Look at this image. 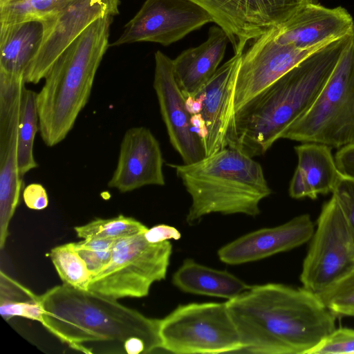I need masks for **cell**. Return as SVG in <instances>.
<instances>
[{
  "mask_svg": "<svg viewBox=\"0 0 354 354\" xmlns=\"http://www.w3.org/2000/svg\"><path fill=\"white\" fill-rule=\"evenodd\" d=\"M225 303L250 353L309 354L336 328L337 317L304 287L254 286Z\"/></svg>",
  "mask_w": 354,
  "mask_h": 354,
  "instance_id": "6da1fadb",
  "label": "cell"
},
{
  "mask_svg": "<svg viewBox=\"0 0 354 354\" xmlns=\"http://www.w3.org/2000/svg\"><path fill=\"white\" fill-rule=\"evenodd\" d=\"M41 324L62 343L85 353H126L124 344L142 339L150 353L162 348L160 319L148 317L89 290L62 283L39 295Z\"/></svg>",
  "mask_w": 354,
  "mask_h": 354,
  "instance_id": "7a4b0ae2",
  "label": "cell"
},
{
  "mask_svg": "<svg viewBox=\"0 0 354 354\" xmlns=\"http://www.w3.org/2000/svg\"><path fill=\"white\" fill-rule=\"evenodd\" d=\"M351 35L315 51L236 111L232 148L254 158L281 138L313 105Z\"/></svg>",
  "mask_w": 354,
  "mask_h": 354,
  "instance_id": "3957f363",
  "label": "cell"
},
{
  "mask_svg": "<svg viewBox=\"0 0 354 354\" xmlns=\"http://www.w3.org/2000/svg\"><path fill=\"white\" fill-rule=\"evenodd\" d=\"M112 17L97 19L55 61L37 94L39 131L53 147L63 141L89 99L98 67L109 46Z\"/></svg>",
  "mask_w": 354,
  "mask_h": 354,
  "instance_id": "277c9868",
  "label": "cell"
},
{
  "mask_svg": "<svg viewBox=\"0 0 354 354\" xmlns=\"http://www.w3.org/2000/svg\"><path fill=\"white\" fill-rule=\"evenodd\" d=\"M192 198L189 225L212 213L260 214L261 201L272 194L261 165L241 151L227 147L191 164H168Z\"/></svg>",
  "mask_w": 354,
  "mask_h": 354,
  "instance_id": "5b68a950",
  "label": "cell"
},
{
  "mask_svg": "<svg viewBox=\"0 0 354 354\" xmlns=\"http://www.w3.org/2000/svg\"><path fill=\"white\" fill-rule=\"evenodd\" d=\"M281 138L331 148L354 144V28L349 43L314 103Z\"/></svg>",
  "mask_w": 354,
  "mask_h": 354,
  "instance_id": "8992f818",
  "label": "cell"
},
{
  "mask_svg": "<svg viewBox=\"0 0 354 354\" xmlns=\"http://www.w3.org/2000/svg\"><path fill=\"white\" fill-rule=\"evenodd\" d=\"M140 232L115 241L109 263L93 276L88 290L118 300L141 298L165 279L172 252L169 241L150 243Z\"/></svg>",
  "mask_w": 354,
  "mask_h": 354,
  "instance_id": "52a82bcc",
  "label": "cell"
},
{
  "mask_svg": "<svg viewBox=\"0 0 354 354\" xmlns=\"http://www.w3.org/2000/svg\"><path fill=\"white\" fill-rule=\"evenodd\" d=\"M162 348L177 354L221 353L243 350L226 303L179 305L160 319Z\"/></svg>",
  "mask_w": 354,
  "mask_h": 354,
  "instance_id": "ba28073f",
  "label": "cell"
},
{
  "mask_svg": "<svg viewBox=\"0 0 354 354\" xmlns=\"http://www.w3.org/2000/svg\"><path fill=\"white\" fill-rule=\"evenodd\" d=\"M310 241L300 281L318 295L354 266V237L334 195L323 205Z\"/></svg>",
  "mask_w": 354,
  "mask_h": 354,
  "instance_id": "9c48e42d",
  "label": "cell"
},
{
  "mask_svg": "<svg viewBox=\"0 0 354 354\" xmlns=\"http://www.w3.org/2000/svg\"><path fill=\"white\" fill-rule=\"evenodd\" d=\"M205 9L228 36L234 55L315 0H191Z\"/></svg>",
  "mask_w": 354,
  "mask_h": 354,
  "instance_id": "30bf717a",
  "label": "cell"
},
{
  "mask_svg": "<svg viewBox=\"0 0 354 354\" xmlns=\"http://www.w3.org/2000/svg\"><path fill=\"white\" fill-rule=\"evenodd\" d=\"M120 0H66L51 16L41 21V45L24 75L26 83L37 84L66 48L90 24L106 15L119 13Z\"/></svg>",
  "mask_w": 354,
  "mask_h": 354,
  "instance_id": "8fae6325",
  "label": "cell"
},
{
  "mask_svg": "<svg viewBox=\"0 0 354 354\" xmlns=\"http://www.w3.org/2000/svg\"><path fill=\"white\" fill-rule=\"evenodd\" d=\"M211 22V15L191 0H145L111 46L142 41L169 46Z\"/></svg>",
  "mask_w": 354,
  "mask_h": 354,
  "instance_id": "7c38bea8",
  "label": "cell"
},
{
  "mask_svg": "<svg viewBox=\"0 0 354 354\" xmlns=\"http://www.w3.org/2000/svg\"><path fill=\"white\" fill-rule=\"evenodd\" d=\"M23 76L0 75V227L4 244L9 223L19 204L23 179L17 161Z\"/></svg>",
  "mask_w": 354,
  "mask_h": 354,
  "instance_id": "4fadbf2b",
  "label": "cell"
},
{
  "mask_svg": "<svg viewBox=\"0 0 354 354\" xmlns=\"http://www.w3.org/2000/svg\"><path fill=\"white\" fill-rule=\"evenodd\" d=\"M272 30L250 41L241 54L234 93L235 113L319 50H301L281 42L276 39Z\"/></svg>",
  "mask_w": 354,
  "mask_h": 354,
  "instance_id": "5bb4252c",
  "label": "cell"
},
{
  "mask_svg": "<svg viewBox=\"0 0 354 354\" xmlns=\"http://www.w3.org/2000/svg\"><path fill=\"white\" fill-rule=\"evenodd\" d=\"M153 86L169 141L184 164H191L205 157L201 139L191 124L192 115L186 108V98L174 75L173 59L160 50L154 55Z\"/></svg>",
  "mask_w": 354,
  "mask_h": 354,
  "instance_id": "9a60e30c",
  "label": "cell"
},
{
  "mask_svg": "<svg viewBox=\"0 0 354 354\" xmlns=\"http://www.w3.org/2000/svg\"><path fill=\"white\" fill-rule=\"evenodd\" d=\"M241 54L218 67L214 75L194 97L201 101L202 115L207 134L203 141L205 156L227 147L235 139L234 93Z\"/></svg>",
  "mask_w": 354,
  "mask_h": 354,
  "instance_id": "2e32d148",
  "label": "cell"
},
{
  "mask_svg": "<svg viewBox=\"0 0 354 354\" xmlns=\"http://www.w3.org/2000/svg\"><path fill=\"white\" fill-rule=\"evenodd\" d=\"M163 163L159 142L152 132L145 127L130 128L122 139L108 187L127 193L147 185L163 186Z\"/></svg>",
  "mask_w": 354,
  "mask_h": 354,
  "instance_id": "e0dca14e",
  "label": "cell"
},
{
  "mask_svg": "<svg viewBox=\"0 0 354 354\" xmlns=\"http://www.w3.org/2000/svg\"><path fill=\"white\" fill-rule=\"evenodd\" d=\"M354 21L344 8H326L311 1L272 30L276 39L301 50H317L351 35Z\"/></svg>",
  "mask_w": 354,
  "mask_h": 354,
  "instance_id": "ac0fdd59",
  "label": "cell"
},
{
  "mask_svg": "<svg viewBox=\"0 0 354 354\" xmlns=\"http://www.w3.org/2000/svg\"><path fill=\"white\" fill-rule=\"evenodd\" d=\"M315 228L310 216L303 214L280 225L246 234L221 248L218 256L230 265L259 261L308 242Z\"/></svg>",
  "mask_w": 354,
  "mask_h": 354,
  "instance_id": "d6986e66",
  "label": "cell"
},
{
  "mask_svg": "<svg viewBox=\"0 0 354 354\" xmlns=\"http://www.w3.org/2000/svg\"><path fill=\"white\" fill-rule=\"evenodd\" d=\"M331 149L316 142L295 147L298 162L289 186L291 198L316 199L319 194L333 192L342 174Z\"/></svg>",
  "mask_w": 354,
  "mask_h": 354,
  "instance_id": "ffe728a7",
  "label": "cell"
},
{
  "mask_svg": "<svg viewBox=\"0 0 354 354\" xmlns=\"http://www.w3.org/2000/svg\"><path fill=\"white\" fill-rule=\"evenodd\" d=\"M229 41L223 29L212 26L205 41L185 50L173 59L174 77L185 98H194L214 75Z\"/></svg>",
  "mask_w": 354,
  "mask_h": 354,
  "instance_id": "44dd1931",
  "label": "cell"
},
{
  "mask_svg": "<svg viewBox=\"0 0 354 354\" xmlns=\"http://www.w3.org/2000/svg\"><path fill=\"white\" fill-rule=\"evenodd\" d=\"M173 284L181 291L231 299L251 286L226 270L201 265L193 259H185L172 277Z\"/></svg>",
  "mask_w": 354,
  "mask_h": 354,
  "instance_id": "7402d4cb",
  "label": "cell"
},
{
  "mask_svg": "<svg viewBox=\"0 0 354 354\" xmlns=\"http://www.w3.org/2000/svg\"><path fill=\"white\" fill-rule=\"evenodd\" d=\"M0 72L24 75L43 39L40 21L0 24Z\"/></svg>",
  "mask_w": 354,
  "mask_h": 354,
  "instance_id": "603a6c76",
  "label": "cell"
},
{
  "mask_svg": "<svg viewBox=\"0 0 354 354\" xmlns=\"http://www.w3.org/2000/svg\"><path fill=\"white\" fill-rule=\"evenodd\" d=\"M37 94L25 87L21 95L17 149L18 169L21 177L38 166L33 154L35 138L39 131Z\"/></svg>",
  "mask_w": 354,
  "mask_h": 354,
  "instance_id": "cb8c5ba5",
  "label": "cell"
},
{
  "mask_svg": "<svg viewBox=\"0 0 354 354\" xmlns=\"http://www.w3.org/2000/svg\"><path fill=\"white\" fill-rule=\"evenodd\" d=\"M49 257L62 283L80 290H88L92 275L73 243L53 248L49 252Z\"/></svg>",
  "mask_w": 354,
  "mask_h": 354,
  "instance_id": "d4e9b609",
  "label": "cell"
},
{
  "mask_svg": "<svg viewBox=\"0 0 354 354\" xmlns=\"http://www.w3.org/2000/svg\"><path fill=\"white\" fill-rule=\"evenodd\" d=\"M148 227L139 221L122 214L111 218H96L74 230L78 238L118 239L146 232Z\"/></svg>",
  "mask_w": 354,
  "mask_h": 354,
  "instance_id": "484cf974",
  "label": "cell"
},
{
  "mask_svg": "<svg viewBox=\"0 0 354 354\" xmlns=\"http://www.w3.org/2000/svg\"><path fill=\"white\" fill-rule=\"evenodd\" d=\"M66 0H0V24L43 21Z\"/></svg>",
  "mask_w": 354,
  "mask_h": 354,
  "instance_id": "4316f807",
  "label": "cell"
},
{
  "mask_svg": "<svg viewBox=\"0 0 354 354\" xmlns=\"http://www.w3.org/2000/svg\"><path fill=\"white\" fill-rule=\"evenodd\" d=\"M317 295L337 318L354 317V266Z\"/></svg>",
  "mask_w": 354,
  "mask_h": 354,
  "instance_id": "83f0119b",
  "label": "cell"
},
{
  "mask_svg": "<svg viewBox=\"0 0 354 354\" xmlns=\"http://www.w3.org/2000/svg\"><path fill=\"white\" fill-rule=\"evenodd\" d=\"M116 239H86L73 242V247L92 275L99 273L110 261Z\"/></svg>",
  "mask_w": 354,
  "mask_h": 354,
  "instance_id": "f1b7e54d",
  "label": "cell"
},
{
  "mask_svg": "<svg viewBox=\"0 0 354 354\" xmlns=\"http://www.w3.org/2000/svg\"><path fill=\"white\" fill-rule=\"evenodd\" d=\"M354 353V329L335 328L309 354Z\"/></svg>",
  "mask_w": 354,
  "mask_h": 354,
  "instance_id": "f546056e",
  "label": "cell"
},
{
  "mask_svg": "<svg viewBox=\"0 0 354 354\" xmlns=\"http://www.w3.org/2000/svg\"><path fill=\"white\" fill-rule=\"evenodd\" d=\"M0 313L8 321L14 317H22L41 322L43 310L40 297L26 301H10L0 299Z\"/></svg>",
  "mask_w": 354,
  "mask_h": 354,
  "instance_id": "4dcf8cb0",
  "label": "cell"
},
{
  "mask_svg": "<svg viewBox=\"0 0 354 354\" xmlns=\"http://www.w3.org/2000/svg\"><path fill=\"white\" fill-rule=\"evenodd\" d=\"M354 237V178L342 174L333 192Z\"/></svg>",
  "mask_w": 354,
  "mask_h": 354,
  "instance_id": "1f68e13d",
  "label": "cell"
},
{
  "mask_svg": "<svg viewBox=\"0 0 354 354\" xmlns=\"http://www.w3.org/2000/svg\"><path fill=\"white\" fill-rule=\"evenodd\" d=\"M35 295L29 289L1 272L0 299L10 301H26L35 298Z\"/></svg>",
  "mask_w": 354,
  "mask_h": 354,
  "instance_id": "d6a6232c",
  "label": "cell"
},
{
  "mask_svg": "<svg viewBox=\"0 0 354 354\" xmlns=\"http://www.w3.org/2000/svg\"><path fill=\"white\" fill-rule=\"evenodd\" d=\"M23 199L26 205L34 210H41L48 205L46 189L39 183H31L23 190Z\"/></svg>",
  "mask_w": 354,
  "mask_h": 354,
  "instance_id": "836d02e7",
  "label": "cell"
},
{
  "mask_svg": "<svg viewBox=\"0 0 354 354\" xmlns=\"http://www.w3.org/2000/svg\"><path fill=\"white\" fill-rule=\"evenodd\" d=\"M145 237L150 243H159L170 239L179 240L180 232L174 227L168 225H157L145 232Z\"/></svg>",
  "mask_w": 354,
  "mask_h": 354,
  "instance_id": "e575fe53",
  "label": "cell"
},
{
  "mask_svg": "<svg viewBox=\"0 0 354 354\" xmlns=\"http://www.w3.org/2000/svg\"><path fill=\"white\" fill-rule=\"evenodd\" d=\"M335 159L342 174L354 178V144L339 148Z\"/></svg>",
  "mask_w": 354,
  "mask_h": 354,
  "instance_id": "d590c367",
  "label": "cell"
},
{
  "mask_svg": "<svg viewBox=\"0 0 354 354\" xmlns=\"http://www.w3.org/2000/svg\"><path fill=\"white\" fill-rule=\"evenodd\" d=\"M190 121L195 132L203 142L207 136V131L202 115L201 113L193 114Z\"/></svg>",
  "mask_w": 354,
  "mask_h": 354,
  "instance_id": "8d00e7d4",
  "label": "cell"
}]
</instances>
